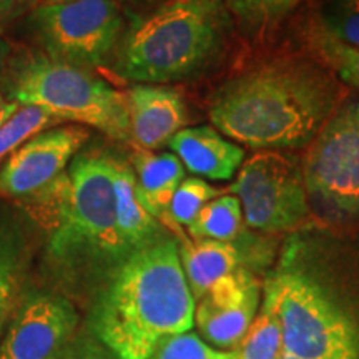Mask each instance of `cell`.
Instances as JSON below:
<instances>
[{
	"label": "cell",
	"instance_id": "1",
	"mask_svg": "<svg viewBox=\"0 0 359 359\" xmlns=\"http://www.w3.org/2000/svg\"><path fill=\"white\" fill-rule=\"evenodd\" d=\"M338 87L318 67L278 60L230 80L215 93L210 120L219 133L263 151L308 145L338 109Z\"/></svg>",
	"mask_w": 359,
	"mask_h": 359
},
{
	"label": "cell",
	"instance_id": "2",
	"mask_svg": "<svg viewBox=\"0 0 359 359\" xmlns=\"http://www.w3.org/2000/svg\"><path fill=\"white\" fill-rule=\"evenodd\" d=\"M195 306L178 243L160 238L111 273L90 325L116 359H150L161 341L193 330Z\"/></svg>",
	"mask_w": 359,
	"mask_h": 359
},
{
	"label": "cell",
	"instance_id": "3",
	"mask_svg": "<svg viewBox=\"0 0 359 359\" xmlns=\"http://www.w3.org/2000/svg\"><path fill=\"white\" fill-rule=\"evenodd\" d=\"M115 158L82 155L35 198L48 210L47 255L65 271L111 275L130 257L116 228Z\"/></svg>",
	"mask_w": 359,
	"mask_h": 359
},
{
	"label": "cell",
	"instance_id": "4",
	"mask_svg": "<svg viewBox=\"0 0 359 359\" xmlns=\"http://www.w3.org/2000/svg\"><path fill=\"white\" fill-rule=\"evenodd\" d=\"M226 25V0H165L120 37L115 72L154 85L191 77L222 50Z\"/></svg>",
	"mask_w": 359,
	"mask_h": 359
},
{
	"label": "cell",
	"instance_id": "5",
	"mask_svg": "<svg viewBox=\"0 0 359 359\" xmlns=\"http://www.w3.org/2000/svg\"><path fill=\"white\" fill-rule=\"evenodd\" d=\"M11 100L20 107H39L62 122L97 128L118 142H130L125 93L88 70L35 55L13 77Z\"/></svg>",
	"mask_w": 359,
	"mask_h": 359
},
{
	"label": "cell",
	"instance_id": "6",
	"mask_svg": "<svg viewBox=\"0 0 359 359\" xmlns=\"http://www.w3.org/2000/svg\"><path fill=\"white\" fill-rule=\"evenodd\" d=\"M309 213L336 226L359 223V100L349 98L326 120L302 163Z\"/></svg>",
	"mask_w": 359,
	"mask_h": 359
},
{
	"label": "cell",
	"instance_id": "7",
	"mask_svg": "<svg viewBox=\"0 0 359 359\" xmlns=\"http://www.w3.org/2000/svg\"><path fill=\"white\" fill-rule=\"evenodd\" d=\"M30 22L45 55L85 70L105 64L123 30L116 0L39 4Z\"/></svg>",
	"mask_w": 359,
	"mask_h": 359
},
{
	"label": "cell",
	"instance_id": "8",
	"mask_svg": "<svg viewBox=\"0 0 359 359\" xmlns=\"http://www.w3.org/2000/svg\"><path fill=\"white\" fill-rule=\"evenodd\" d=\"M230 193L240 200L245 223L258 231H293L309 215L302 165L280 151L263 150L243 161Z\"/></svg>",
	"mask_w": 359,
	"mask_h": 359
},
{
	"label": "cell",
	"instance_id": "9",
	"mask_svg": "<svg viewBox=\"0 0 359 359\" xmlns=\"http://www.w3.org/2000/svg\"><path fill=\"white\" fill-rule=\"evenodd\" d=\"M79 325V314L65 296H22L0 339V359H57Z\"/></svg>",
	"mask_w": 359,
	"mask_h": 359
},
{
	"label": "cell",
	"instance_id": "10",
	"mask_svg": "<svg viewBox=\"0 0 359 359\" xmlns=\"http://www.w3.org/2000/svg\"><path fill=\"white\" fill-rule=\"evenodd\" d=\"M87 138L88 132L82 127L53 128L35 135L0 167V195L35 198L64 173Z\"/></svg>",
	"mask_w": 359,
	"mask_h": 359
},
{
	"label": "cell",
	"instance_id": "11",
	"mask_svg": "<svg viewBox=\"0 0 359 359\" xmlns=\"http://www.w3.org/2000/svg\"><path fill=\"white\" fill-rule=\"evenodd\" d=\"M262 286L248 268L219 278L195 306V326L210 346L233 351L259 311Z\"/></svg>",
	"mask_w": 359,
	"mask_h": 359
},
{
	"label": "cell",
	"instance_id": "12",
	"mask_svg": "<svg viewBox=\"0 0 359 359\" xmlns=\"http://www.w3.org/2000/svg\"><path fill=\"white\" fill-rule=\"evenodd\" d=\"M130 138L142 150L167 147L180 130L187 128L188 110L177 90L167 85L135 83L125 92Z\"/></svg>",
	"mask_w": 359,
	"mask_h": 359
},
{
	"label": "cell",
	"instance_id": "13",
	"mask_svg": "<svg viewBox=\"0 0 359 359\" xmlns=\"http://www.w3.org/2000/svg\"><path fill=\"white\" fill-rule=\"evenodd\" d=\"M188 172L206 180H231L245 161V150L208 125L183 128L167 145Z\"/></svg>",
	"mask_w": 359,
	"mask_h": 359
},
{
	"label": "cell",
	"instance_id": "14",
	"mask_svg": "<svg viewBox=\"0 0 359 359\" xmlns=\"http://www.w3.org/2000/svg\"><path fill=\"white\" fill-rule=\"evenodd\" d=\"M178 255L195 302L203 298L219 278L245 268L243 251L235 241H183L178 246Z\"/></svg>",
	"mask_w": 359,
	"mask_h": 359
},
{
	"label": "cell",
	"instance_id": "15",
	"mask_svg": "<svg viewBox=\"0 0 359 359\" xmlns=\"http://www.w3.org/2000/svg\"><path fill=\"white\" fill-rule=\"evenodd\" d=\"M114 191L116 228L130 255L163 238L158 219L147 212L138 198L135 172L118 160L114 165Z\"/></svg>",
	"mask_w": 359,
	"mask_h": 359
},
{
	"label": "cell",
	"instance_id": "16",
	"mask_svg": "<svg viewBox=\"0 0 359 359\" xmlns=\"http://www.w3.org/2000/svg\"><path fill=\"white\" fill-rule=\"evenodd\" d=\"M137 195L151 217L165 219L173 193L185 180V167L175 154H151L140 150L135 154Z\"/></svg>",
	"mask_w": 359,
	"mask_h": 359
},
{
	"label": "cell",
	"instance_id": "17",
	"mask_svg": "<svg viewBox=\"0 0 359 359\" xmlns=\"http://www.w3.org/2000/svg\"><path fill=\"white\" fill-rule=\"evenodd\" d=\"M27 264V240L22 228L0 213V339L20 302Z\"/></svg>",
	"mask_w": 359,
	"mask_h": 359
},
{
	"label": "cell",
	"instance_id": "18",
	"mask_svg": "<svg viewBox=\"0 0 359 359\" xmlns=\"http://www.w3.org/2000/svg\"><path fill=\"white\" fill-rule=\"evenodd\" d=\"M243 228V210L235 195L217 196L196 215L188 233L193 240L235 241Z\"/></svg>",
	"mask_w": 359,
	"mask_h": 359
},
{
	"label": "cell",
	"instance_id": "19",
	"mask_svg": "<svg viewBox=\"0 0 359 359\" xmlns=\"http://www.w3.org/2000/svg\"><path fill=\"white\" fill-rule=\"evenodd\" d=\"M235 353L236 359H280L283 354L281 326L266 303L259 304L258 314Z\"/></svg>",
	"mask_w": 359,
	"mask_h": 359
},
{
	"label": "cell",
	"instance_id": "20",
	"mask_svg": "<svg viewBox=\"0 0 359 359\" xmlns=\"http://www.w3.org/2000/svg\"><path fill=\"white\" fill-rule=\"evenodd\" d=\"M58 120L48 115L39 107L24 105L12 115L6 123L0 127V167L6 163L17 148H20L27 140L42 133L52 125H57Z\"/></svg>",
	"mask_w": 359,
	"mask_h": 359
},
{
	"label": "cell",
	"instance_id": "21",
	"mask_svg": "<svg viewBox=\"0 0 359 359\" xmlns=\"http://www.w3.org/2000/svg\"><path fill=\"white\" fill-rule=\"evenodd\" d=\"M313 25L359 50V0H327Z\"/></svg>",
	"mask_w": 359,
	"mask_h": 359
},
{
	"label": "cell",
	"instance_id": "22",
	"mask_svg": "<svg viewBox=\"0 0 359 359\" xmlns=\"http://www.w3.org/2000/svg\"><path fill=\"white\" fill-rule=\"evenodd\" d=\"M218 195L219 190L213 188L203 178H185L180 183L177 191L173 193L165 222H172L175 224H180V226H190L196 215L201 212V208L208 201L217 198Z\"/></svg>",
	"mask_w": 359,
	"mask_h": 359
},
{
	"label": "cell",
	"instance_id": "23",
	"mask_svg": "<svg viewBox=\"0 0 359 359\" xmlns=\"http://www.w3.org/2000/svg\"><path fill=\"white\" fill-rule=\"evenodd\" d=\"M309 43L339 79L359 90V50L338 42L316 27L309 30Z\"/></svg>",
	"mask_w": 359,
	"mask_h": 359
},
{
	"label": "cell",
	"instance_id": "24",
	"mask_svg": "<svg viewBox=\"0 0 359 359\" xmlns=\"http://www.w3.org/2000/svg\"><path fill=\"white\" fill-rule=\"evenodd\" d=\"M150 359H236V353L210 346L198 334L188 331L161 341Z\"/></svg>",
	"mask_w": 359,
	"mask_h": 359
},
{
	"label": "cell",
	"instance_id": "25",
	"mask_svg": "<svg viewBox=\"0 0 359 359\" xmlns=\"http://www.w3.org/2000/svg\"><path fill=\"white\" fill-rule=\"evenodd\" d=\"M299 0H262L251 29H268L293 11Z\"/></svg>",
	"mask_w": 359,
	"mask_h": 359
},
{
	"label": "cell",
	"instance_id": "26",
	"mask_svg": "<svg viewBox=\"0 0 359 359\" xmlns=\"http://www.w3.org/2000/svg\"><path fill=\"white\" fill-rule=\"evenodd\" d=\"M24 6V0H0V34L13 20L19 8Z\"/></svg>",
	"mask_w": 359,
	"mask_h": 359
},
{
	"label": "cell",
	"instance_id": "27",
	"mask_svg": "<svg viewBox=\"0 0 359 359\" xmlns=\"http://www.w3.org/2000/svg\"><path fill=\"white\" fill-rule=\"evenodd\" d=\"M19 109H20L19 103L11 100V98L4 97L2 93H0V127H2V125L6 123L12 115H15Z\"/></svg>",
	"mask_w": 359,
	"mask_h": 359
},
{
	"label": "cell",
	"instance_id": "28",
	"mask_svg": "<svg viewBox=\"0 0 359 359\" xmlns=\"http://www.w3.org/2000/svg\"><path fill=\"white\" fill-rule=\"evenodd\" d=\"M11 53H12V45L0 37V79L4 77L6 74L8 60H11Z\"/></svg>",
	"mask_w": 359,
	"mask_h": 359
},
{
	"label": "cell",
	"instance_id": "29",
	"mask_svg": "<svg viewBox=\"0 0 359 359\" xmlns=\"http://www.w3.org/2000/svg\"><path fill=\"white\" fill-rule=\"evenodd\" d=\"M118 4H123L130 8H148V7H156L160 6L165 0H116Z\"/></svg>",
	"mask_w": 359,
	"mask_h": 359
},
{
	"label": "cell",
	"instance_id": "30",
	"mask_svg": "<svg viewBox=\"0 0 359 359\" xmlns=\"http://www.w3.org/2000/svg\"><path fill=\"white\" fill-rule=\"evenodd\" d=\"M77 359H109V358H107L102 351H98V349H93V351L82 353L80 356H77Z\"/></svg>",
	"mask_w": 359,
	"mask_h": 359
},
{
	"label": "cell",
	"instance_id": "31",
	"mask_svg": "<svg viewBox=\"0 0 359 359\" xmlns=\"http://www.w3.org/2000/svg\"><path fill=\"white\" fill-rule=\"evenodd\" d=\"M39 4H65V2H74V0H37Z\"/></svg>",
	"mask_w": 359,
	"mask_h": 359
},
{
	"label": "cell",
	"instance_id": "32",
	"mask_svg": "<svg viewBox=\"0 0 359 359\" xmlns=\"http://www.w3.org/2000/svg\"><path fill=\"white\" fill-rule=\"evenodd\" d=\"M280 359H298V358H293V356H290V354H285V353H283L281 356H280Z\"/></svg>",
	"mask_w": 359,
	"mask_h": 359
},
{
	"label": "cell",
	"instance_id": "33",
	"mask_svg": "<svg viewBox=\"0 0 359 359\" xmlns=\"http://www.w3.org/2000/svg\"><path fill=\"white\" fill-rule=\"evenodd\" d=\"M34 2H37V0H24L25 6H27V4H34Z\"/></svg>",
	"mask_w": 359,
	"mask_h": 359
}]
</instances>
